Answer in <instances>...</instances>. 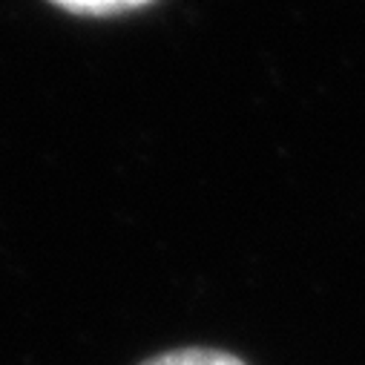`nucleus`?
<instances>
[{
  "label": "nucleus",
  "mask_w": 365,
  "mask_h": 365,
  "mask_svg": "<svg viewBox=\"0 0 365 365\" xmlns=\"http://www.w3.org/2000/svg\"><path fill=\"white\" fill-rule=\"evenodd\" d=\"M141 365H245V362L216 348H178V351L158 354Z\"/></svg>",
  "instance_id": "f257e3e1"
},
{
  "label": "nucleus",
  "mask_w": 365,
  "mask_h": 365,
  "mask_svg": "<svg viewBox=\"0 0 365 365\" xmlns=\"http://www.w3.org/2000/svg\"><path fill=\"white\" fill-rule=\"evenodd\" d=\"M61 9L78 12V15H113V12H127L147 6L150 0H52Z\"/></svg>",
  "instance_id": "f03ea898"
}]
</instances>
